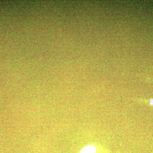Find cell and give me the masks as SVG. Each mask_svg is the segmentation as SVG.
Segmentation results:
<instances>
[{
	"mask_svg": "<svg viewBox=\"0 0 153 153\" xmlns=\"http://www.w3.org/2000/svg\"><path fill=\"white\" fill-rule=\"evenodd\" d=\"M150 103L151 105H152L153 106V99L152 100H151Z\"/></svg>",
	"mask_w": 153,
	"mask_h": 153,
	"instance_id": "obj_2",
	"label": "cell"
},
{
	"mask_svg": "<svg viewBox=\"0 0 153 153\" xmlns=\"http://www.w3.org/2000/svg\"><path fill=\"white\" fill-rule=\"evenodd\" d=\"M95 148L92 146H88L83 149L80 153H96Z\"/></svg>",
	"mask_w": 153,
	"mask_h": 153,
	"instance_id": "obj_1",
	"label": "cell"
}]
</instances>
